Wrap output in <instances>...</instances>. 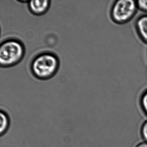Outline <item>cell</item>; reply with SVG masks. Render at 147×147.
<instances>
[{"label":"cell","instance_id":"cell-8","mask_svg":"<svg viewBox=\"0 0 147 147\" xmlns=\"http://www.w3.org/2000/svg\"><path fill=\"white\" fill-rule=\"evenodd\" d=\"M138 11L144 14H147V1H136Z\"/></svg>","mask_w":147,"mask_h":147},{"label":"cell","instance_id":"cell-3","mask_svg":"<svg viewBox=\"0 0 147 147\" xmlns=\"http://www.w3.org/2000/svg\"><path fill=\"white\" fill-rule=\"evenodd\" d=\"M24 54L23 45L15 40L3 42L0 47V64L1 67L13 66L21 61Z\"/></svg>","mask_w":147,"mask_h":147},{"label":"cell","instance_id":"cell-10","mask_svg":"<svg viewBox=\"0 0 147 147\" xmlns=\"http://www.w3.org/2000/svg\"><path fill=\"white\" fill-rule=\"evenodd\" d=\"M136 147H147V142L143 141L138 143Z\"/></svg>","mask_w":147,"mask_h":147},{"label":"cell","instance_id":"cell-6","mask_svg":"<svg viewBox=\"0 0 147 147\" xmlns=\"http://www.w3.org/2000/svg\"><path fill=\"white\" fill-rule=\"evenodd\" d=\"M1 126L0 132L1 135H3L7 131L9 125V119L8 116L5 111H1Z\"/></svg>","mask_w":147,"mask_h":147},{"label":"cell","instance_id":"cell-1","mask_svg":"<svg viewBox=\"0 0 147 147\" xmlns=\"http://www.w3.org/2000/svg\"><path fill=\"white\" fill-rule=\"evenodd\" d=\"M138 11L136 1L116 0L111 5L109 16L114 24H125L134 18Z\"/></svg>","mask_w":147,"mask_h":147},{"label":"cell","instance_id":"cell-5","mask_svg":"<svg viewBox=\"0 0 147 147\" xmlns=\"http://www.w3.org/2000/svg\"><path fill=\"white\" fill-rule=\"evenodd\" d=\"M51 1L48 0H33L29 1V8L33 14L41 15L46 12L49 9Z\"/></svg>","mask_w":147,"mask_h":147},{"label":"cell","instance_id":"cell-4","mask_svg":"<svg viewBox=\"0 0 147 147\" xmlns=\"http://www.w3.org/2000/svg\"><path fill=\"white\" fill-rule=\"evenodd\" d=\"M134 26L138 38L147 45V14L139 15L135 20Z\"/></svg>","mask_w":147,"mask_h":147},{"label":"cell","instance_id":"cell-7","mask_svg":"<svg viewBox=\"0 0 147 147\" xmlns=\"http://www.w3.org/2000/svg\"><path fill=\"white\" fill-rule=\"evenodd\" d=\"M139 102L142 111L147 117V88L144 89L141 93Z\"/></svg>","mask_w":147,"mask_h":147},{"label":"cell","instance_id":"cell-9","mask_svg":"<svg viewBox=\"0 0 147 147\" xmlns=\"http://www.w3.org/2000/svg\"><path fill=\"white\" fill-rule=\"evenodd\" d=\"M140 132L143 141L147 142V119L144 121L142 124Z\"/></svg>","mask_w":147,"mask_h":147},{"label":"cell","instance_id":"cell-2","mask_svg":"<svg viewBox=\"0 0 147 147\" xmlns=\"http://www.w3.org/2000/svg\"><path fill=\"white\" fill-rule=\"evenodd\" d=\"M59 62L56 57L50 53L38 55L33 60L31 69L35 76L42 80L53 76L57 70Z\"/></svg>","mask_w":147,"mask_h":147}]
</instances>
